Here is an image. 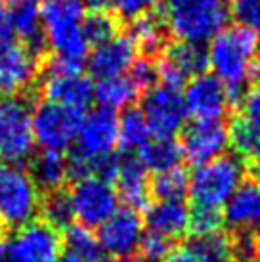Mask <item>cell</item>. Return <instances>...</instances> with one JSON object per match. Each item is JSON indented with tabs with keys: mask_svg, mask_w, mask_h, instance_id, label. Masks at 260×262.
<instances>
[{
	"mask_svg": "<svg viewBox=\"0 0 260 262\" xmlns=\"http://www.w3.org/2000/svg\"><path fill=\"white\" fill-rule=\"evenodd\" d=\"M82 0H46L40 10L46 44L54 50L48 73H80L88 46L82 33Z\"/></svg>",
	"mask_w": 260,
	"mask_h": 262,
	"instance_id": "1",
	"label": "cell"
},
{
	"mask_svg": "<svg viewBox=\"0 0 260 262\" xmlns=\"http://www.w3.org/2000/svg\"><path fill=\"white\" fill-rule=\"evenodd\" d=\"M207 58L214 77L226 84L231 103L235 105L245 94V84L258 75L260 35L241 25L226 27L210 40Z\"/></svg>",
	"mask_w": 260,
	"mask_h": 262,
	"instance_id": "2",
	"label": "cell"
},
{
	"mask_svg": "<svg viewBox=\"0 0 260 262\" xmlns=\"http://www.w3.org/2000/svg\"><path fill=\"white\" fill-rule=\"evenodd\" d=\"M230 14L218 0H166L163 21L182 42L203 44L226 29Z\"/></svg>",
	"mask_w": 260,
	"mask_h": 262,
	"instance_id": "3",
	"label": "cell"
},
{
	"mask_svg": "<svg viewBox=\"0 0 260 262\" xmlns=\"http://www.w3.org/2000/svg\"><path fill=\"white\" fill-rule=\"evenodd\" d=\"M119 144V117L109 110H94L82 117L77 147L73 151L69 165V176L80 178L88 176L96 161L113 155V149Z\"/></svg>",
	"mask_w": 260,
	"mask_h": 262,
	"instance_id": "4",
	"label": "cell"
},
{
	"mask_svg": "<svg viewBox=\"0 0 260 262\" xmlns=\"http://www.w3.org/2000/svg\"><path fill=\"white\" fill-rule=\"evenodd\" d=\"M245 178V161L239 155H222L214 161L193 170L189 178L188 193L191 195L193 207L218 209L228 203L233 191Z\"/></svg>",
	"mask_w": 260,
	"mask_h": 262,
	"instance_id": "5",
	"label": "cell"
},
{
	"mask_svg": "<svg viewBox=\"0 0 260 262\" xmlns=\"http://www.w3.org/2000/svg\"><path fill=\"white\" fill-rule=\"evenodd\" d=\"M40 191L27 170L0 163V228H21L40 211Z\"/></svg>",
	"mask_w": 260,
	"mask_h": 262,
	"instance_id": "6",
	"label": "cell"
},
{
	"mask_svg": "<svg viewBox=\"0 0 260 262\" xmlns=\"http://www.w3.org/2000/svg\"><path fill=\"white\" fill-rule=\"evenodd\" d=\"M35 147L33 113L29 102L17 96L0 98V161L17 165L31 157Z\"/></svg>",
	"mask_w": 260,
	"mask_h": 262,
	"instance_id": "7",
	"label": "cell"
},
{
	"mask_svg": "<svg viewBox=\"0 0 260 262\" xmlns=\"http://www.w3.org/2000/svg\"><path fill=\"white\" fill-rule=\"evenodd\" d=\"M69 199L73 205V214L84 228H100L105 220L117 211L119 195L113 184L100 176H80L75 180Z\"/></svg>",
	"mask_w": 260,
	"mask_h": 262,
	"instance_id": "8",
	"label": "cell"
},
{
	"mask_svg": "<svg viewBox=\"0 0 260 262\" xmlns=\"http://www.w3.org/2000/svg\"><path fill=\"white\" fill-rule=\"evenodd\" d=\"M61 253V233L44 220H33L17 228L6 245L10 262H58Z\"/></svg>",
	"mask_w": 260,
	"mask_h": 262,
	"instance_id": "9",
	"label": "cell"
},
{
	"mask_svg": "<svg viewBox=\"0 0 260 262\" xmlns=\"http://www.w3.org/2000/svg\"><path fill=\"white\" fill-rule=\"evenodd\" d=\"M82 111L44 102L33 113V136L46 151H63L77 140Z\"/></svg>",
	"mask_w": 260,
	"mask_h": 262,
	"instance_id": "10",
	"label": "cell"
},
{
	"mask_svg": "<svg viewBox=\"0 0 260 262\" xmlns=\"http://www.w3.org/2000/svg\"><path fill=\"white\" fill-rule=\"evenodd\" d=\"M142 113L155 138H174L186 123V103L178 88L165 84L151 86L142 103Z\"/></svg>",
	"mask_w": 260,
	"mask_h": 262,
	"instance_id": "11",
	"label": "cell"
},
{
	"mask_svg": "<svg viewBox=\"0 0 260 262\" xmlns=\"http://www.w3.org/2000/svg\"><path fill=\"white\" fill-rule=\"evenodd\" d=\"M230 146V126L224 121H193L182 128V155L195 167L222 157Z\"/></svg>",
	"mask_w": 260,
	"mask_h": 262,
	"instance_id": "12",
	"label": "cell"
},
{
	"mask_svg": "<svg viewBox=\"0 0 260 262\" xmlns=\"http://www.w3.org/2000/svg\"><path fill=\"white\" fill-rule=\"evenodd\" d=\"M182 96L186 111L195 121H220L233 105L224 82L207 73L189 80Z\"/></svg>",
	"mask_w": 260,
	"mask_h": 262,
	"instance_id": "13",
	"label": "cell"
},
{
	"mask_svg": "<svg viewBox=\"0 0 260 262\" xmlns=\"http://www.w3.org/2000/svg\"><path fill=\"white\" fill-rule=\"evenodd\" d=\"M209 66L207 50L203 44L191 42H176L172 46H166L163 52V58L157 63L161 84L170 88H178L191 77H197Z\"/></svg>",
	"mask_w": 260,
	"mask_h": 262,
	"instance_id": "14",
	"label": "cell"
},
{
	"mask_svg": "<svg viewBox=\"0 0 260 262\" xmlns=\"http://www.w3.org/2000/svg\"><path fill=\"white\" fill-rule=\"evenodd\" d=\"M40 71V58L19 42L0 46V94L15 96L25 92Z\"/></svg>",
	"mask_w": 260,
	"mask_h": 262,
	"instance_id": "15",
	"label": "cell"
},
{
	"mask_svg": "<svg viewBox=\"0 0 260 262\" xmlns=\"http://www.w3.org/2000/svg\"><path fill=\"white\" fill-rule=\"evenodd\" d=\"M144 235V220L136 209H117L98 232L100 247L111 256H130L134 253Z\"/></svg>",
	"mask_w": 260,
	"mask_h": 262,
	"instance_id": "16",
	"label": "cell"
},
{
	"mask_svg": "<svg viewBox=\"0 0 260 262\" xmlns=\"http://www.w3.org/2000/svg\"><path fill=\"white\" fill-rule=\"evenodd\" d=\"M222 220L235 233L260 235V178H243L228 199Z\"/></svg>",
	"mask_w": 260,
	"mask_h": 262,
	"instance_id": "17",
	"label": "cell"
},
{
	"mask_svg": "<svg viewBox=\"0 0 260 262\" xmlns=\"http://www.w3.org/2000/svg\"><path fill=\"white\" fill-rule=\"evenodd\" d=\"M138 59V46L128 35H117L107 42L96 46L90 58H88V69L90 73L100 80L121 77L124 71H128L132 63Z\"/></svg>",
	"mask_w": 260,
	"mask_h": 262,
	"instance_id": "18",
	"label": "cell"
},
{
	"mask_svg": "<svg viewBox=\"0 0 260 262\" xmlns=\"http://www.w3.org/2000/svg\"><path fill=\"white\" fill-rule=\"evenodd\" d=\"M42 94L52 103L82 111L94 100V84L82 73H48L42 82Z\"/></svg>",
	"mask_w": 260,
	"mask_h": 262,
	"instance_id": "19",
	"label": "cell"
},
{
	"mask_svg": "<svg viewBox=\"0 0 260 262\" xmlns=\"http://www.w3.org/2000/svg\"><path fill=\"white\" fill-rule=\"evenodd\" d=\"M117 195L123 199L126 207L138 209L147 203L149 197V176L147 168L136 157H123L119 159L115 170Z\"/></svg>",
	"mask_w": 260,
	"mask_h": 262,
	"instance_id": "20",
	"label": "cell"
},
{
	"mask_svg": "<svg viewBox=\"0 0 260 262\" xmlns=\"http://www.w3.org/2000/svg\"><path fill=\"white\" fill-rule=\"evenodd\" d=\"M145 224L149 232L172 241L189 232V209L184 201H155L147 207Z\"/></svg>",
	"mask_w": 260,
	"mask_h": 262,
	"instance_id": "21",
	"label": "cell"
},
{
	"mask_svg": "<svg viewBox=\"0 0 260 262\" xmlns=\"http://www.w3.org/2000/svg\"><path fill=\"white\" fill-rule=\"evenodd\" d=\"M10 19H12V31L21 38L19 44H23L27 50L40 58L42 52L46 50V37H44L38 8L35 4L17 0L10 8Z\"/></svg>",
	"mask_w": 260,
	"mask_h": 262,
	"instance_id": "22",
	"label": "cell"
},
{
	"mask_svg": "<svg viewBox=\"0 0 260 262\" xmlns=\"http://www.w3.org/2000/svg\"><path fill=\"white\" fill-rule=\"evenodd\" d=\"M31 178L38 191H58L69 176L67 159L59 151H40L31 163Z\"/></svg>",
	"mask_w": 260,
	"mask_h": 262,
	"instance_id": "23",
	"label": "cell"
},
{
	"mask_svg": "<svg viewBox=\"0 0 260 262\" xmlns=\"http://www.w3.org/2000/svg\"><path fill=\"white\" fill-rule=\"evenodd\" d=\"M128 37L134 40L138 50H144L147 58H153L166 48V25L159 14L147 12L132 19Z\"/></svg>",
	"mask_w": 260,
	"mask_h": 262,
	"instance_id": "24",
	"label": "cell"
},
{
	"mask_svg": "<svg viewBox=\"0 0 260 262\" xmlns=\"http://www.w3.org/2000/svg\"><path fill=\"white\" fill-rule=\"evenodd\" d=\"M197 262H235L233 237L224 232L191 235L188 247Z\"/></svg>",
	"mask_w": 260,
	"mask_h": 262,
	"instance_id": "25",
	"label": "cell"
},
{
	"mask_svg": "<svg viewBox=\"0 0 260 262\" xmlns=\"http://www.w3.org/2000/svg\"><path fill=\"white\" fill-rule=\"evenodd\" d=\"M140 96V88L128 75L103 79L94 86V98L103 110H128L130 103Z\"/></svg>",
	"mask_w": 260,
	"mask_h": 262,
	"instance_id": "26",
	"label": "cell"
},
{
	"mask_svg": "<svg viewBox=\"0 0 260 262\" xmlns=\"http://www.w3.org/2000/svg\"><path fill=\"white\" fill-rule=\"evenodd\" d=\"M180 142L174 138H153L140 149V161L147 170L165 172L170 168H176L182 161Z\"/></svg>",
	"mask_w": 260,
	"mask_h": 262,
	"instance_id": "27",
	"label": "cell"
},
{
	"mask_svg": "<svg viewBox=\"0 0 260 262\" xmlns=\"http://www.w3.org/2000/svg\"><path fill=\"white\" fill-rule=\"evenodd\" d=\"M151 140V130L142 110L128 107L119 117V144L124 151H140Z\"/></svg>",
	"mask_w": 260,
	"mask_h": 262,
	"instance_id": "28",
	"label": "cell"
},
{
	"mask_svg": "<svg viewBox=\"0 0 260 262\" xmlns=\"http://www.w3.org/2000/svg\"><path fill=\"white\" fill-rule=\"evenodd\" d=\"M189 189V178L180 167L157 172L149 180V193L157 197V201H184Z\"/></svg>",
	"mask_w": 260,
	"mask_h": 262,
	"instance_id": "29",
	"label": "cell"
},
{
	"mask_svg": "<svg viewBox=\"0 0 260 262\" xmlns=\"http://www.w3.org/2000/svg\"><path fill=\"white\" fill-rule=\"evenodd\" d=\"M63 245H67L69 255L77 256L82 262H96L100 258V241L90 228L80 224H71L65 230Z\"/></svg>",
	"mask_w": 260,
	"mask_h": 262,
	"instance_id": "30",
	"label": "cell"
},
{
	"mask_svg": "<svg viewBox=\"0 0 260 262\" xmlns=\"http://www.w3.org/2000/svg\"><path fill=\"white\" fill-rule=\"evenodd\" d=\"M40 211L44 214V222H48L56 230H67L71 226L75 214H73V205L69 199V193L63 189L52 191L40 201Z\"/></svg>",
	"mask_w": 260,
	"mask_h": 262,
	"instance_id": "31",
	"label": "cell"
},
{
	"mask_svg": "<svg viewBox=\"0 0 260 262\" xmlns=\"http://www.w3.org/2000/svg\"><path fill=\"white\" fill-rule=\"evenodd\" d=\"M82 33L88 44L100 46L119 35V19L115 14H107L105 10L92 12L82 19Z\"/></svg>",
	"mask_w": 260,
	"mask_h": 262,
	"instance_id": "32",
	"label": "cell"
},
{
	"mask_svg": "<svg viewBox=\"0 0 260 262\" xmlns=\"http://www.w3.org/2000/svg\"><path fill=\"white\" fill-rule=\"evenodd\" d=\"M239 123L245 124L251 134L260 132V84L249 88L239 100Z\"/></svg>",
	"mask_w": 260,
	"mask_h": 262,
	"instance_id": "33",
	"label": "cell"
},
{
	"mask_svg": "<svg viewBox=\"0 0 260 262\" xmlns=\"http://www.w3.org/2000/svg\"><path fill=\"white\" fill-rule=\"evenodd\" d=\"M222 212L218 209H207V207H193L189 211V232L193 235L218 232L222 226Z\"/></svg>",
	"mask_w": 260,
	"mask_h": 262,
	"instance_id": "34",
	"label": "cell"
},
{
	"mask_svg": "<svg viewBox=\"0 0 260 262\" xmlns=\"http://www.w3.org/2000/svg\"><path fill=\"white\" fill-rule=\"evenodd\" d=\"M138 249L142 253V260L144 262H163L168 256V253L172 251V243H170V239H166L159 233L147 232L142 235Z\"/></svg>",
	"mask_w": 260,
	"mask_h": 262,
	"instance_id": "35",
	"label": "cell"
},
{
	"mask_svg": "<svg viewBox=\"0 0 260 262\" xmlns=\"http://www.w3.org/2000/svg\"><path fill=\"white\" fill-rule=\"evenodd\" d=\"M231 15L245 29L260 35V0H231Z\"/></svg>",
	"mask_w": 260,
	"mask_h": 262,
	"instance_id": "36",
	"label": "cell"
},
{
	"mask_svg": "<svg viewBox=\"0 0 260 262\" xmlns=\"http://www.w3.org/2000/svg\"><path fill=\"white\" fill-rule=\"evenodd\" d=\"M130 71V79L134 80V84L142 90H149V88L155 84V80L159 79V73H157V63L153 61V58H138L132 67L128 69Z\"/></svg>",
	"mask_w": 260,
	"mask_h": 262,
	"instance_id": "37",
	"label": "cell"
},
{
	"mask_svg": "<svg viewBox=\"0 0 260 262\" xmlns=\"http://www.w3.org/2000/svg\"><path fill=\"white\" fill-rule=\"evenodd\" d=\"M159 0H111V6L115 10V15L136 19L140 15L151 12L153 6H157Z\"/></svg>",
	"mask_w": 260,
	"mask_h": 262,
	"instance_id": "38",
	"label": "cell"
},
{
	"mask_svg": "<svg viewBox=\"0 0 260 262\" xmlns=\"http://www.w3.org/2000/svg\"><path fill=\"white\" fill-rule=\"evenodd\" d=\"M12 35L14 31H12V19H10V8L6 0H0V46L10 42Z\"/></svg>",
	"mask_w": 260,
	"mask_h": 262,
	"instance_id": "39",
	"label": "cell"
},
{
	"mask_svg": "<svg viewBox=\"0 0 260 262\" xmlns=\"http://www.w3.org/2000/svg\"><path fill=\"white\" fill-rule=\"evenodd\" d=\"M245 159L251 163V167H253L256 178H260V132L253 136V142H251V146H249V151H247Z\"/></svg>",
	"mask_w": 260,
	"mask_h": 262,
	"instance_id": "40",
	"label": "cell"
},
{
	"mask_svg": "<svg viewBox=\"0 0 260 262\" xmlns=\"http://www.w3.org/2000/svg\"><path fill=\"white\" fill-rule=\"evenodd\" d=\"M163 262H197L188 249H172Z\"/></svg>",
	"mask_w": 260,
	"mask_h": 262,
	"instance_id": "41",
	"label": "cell"
},
{
	"mask_svg": "<svg viewBox=\"0 0 260 262\" xmlns=\"http://www.w3.org/2000/svg\"><path fill=\"white\" fill-rule=\"evenodd\" d=\"M82 4L88 8H92L94 12H101L111 4V0H82Z\"/></svg>",
	"mask_w": 260,
	"mask_h": 262,
	"instance_id": "42",
	"label": "cell"
},
{
	"mask_svg": "<svg viewBox=\"0 0 260 262\" xmlns=\"http://www.w3.org/2000/svg\"><path fill=\"white\" fill-rule=\"evenodd\" d=\"M96 262H144L142 258H134V256H103V258H98Z\"/></svg>",
	"mask_w": 260,
	"mask_h": 262,
	"instance_id": "43",
	"label": "cell"
},
{
	"mask_svg": "<svg viewBox=\"0 0 260 262\" xmlns=\"http://www.w3.org/2000/svg\"><path fill=\"white\" fill-rule=\"evenodd\" d=\"M58 262H82V260H80V258H77V256H73V255H69V253H67V255H61V258H59Z\"/></svg>",
	"mask_w": 260,
	"mask_h": 262,
	"instance_id": "44",
	"label": "cell"
},
{
	"mask_svg": "<svg viewBox=\"0 0 260 262\" xmlns=\"http://www.w3.org/2000/svg\"><path fill=\"white\" fill-rule=\"evenodd\" d=\"M4 255H6V247H4V241L0 239V262L4 260Z\"/></svg>",
	"mask_w": 260,
	"mask_h": 262,
	"instance_id": "45",
	"label": "cell"
},
{
	"mask_svg": "<svg viewBox=\"0 0 260 262\" xmlns=\"http://www.w3.org/2000/svg\"><path fill=\"white\" fill-rule=\"evenodd\" d=\"M243 262H260V255L253 256V258H249V260H243Z\"/></svg>",
	"mask_w": 260,
	"mask_h": 262,
	"instance_id": "46",
	"label": "cell"
},
{
	"mask_svg": "<svg viewBox=\"0 0 260 262\" xmlns=\"http://www.w3.org/2000/svg\"><path fill=\"white\" fill-rule=\"evenodd\" d=\"M21 2H29V4H36V2H46V0H21Z\"/></svg>",
	"mask_w": 260,
	"mask_h": 262,
	"instance_id": "47",
	"label": "cell"
},
{
	"mask_svg": "<svg viewBox=\"0 0 260 262\" xmlns=\"http://www.w3.org/2000/svg\"><path fill=\"white\" fill-rule=\"evenodd\" d=\"M218 2H222V4H224V2H228V0H218Z\"/></svg>",
	"mask_w": 260,
	"mask_h": 262,
	"instance_id": "48",
	"label": "cell"
},
{
	"mask_svg": "<svg viewBox=\"0 0 260 262\" xmlns=\"http://www.w3.org/2000/svg\"><path fill=\"white\" fill-rule=\"evenodd\" d=\"M258 75H260V66H258Z\"/></svg>",
	"mask_w": 260,
	"mask_h": 262,
	"instance_id": "49",
	"label": "cell"
}]
</instances>
